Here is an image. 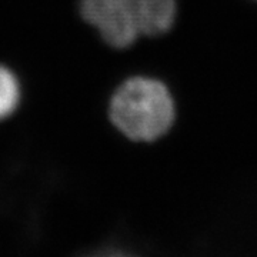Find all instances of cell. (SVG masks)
Instances as JSON below:
<instances>
[{
  "label": "cell",
  "mask_w": 257,
  "mask_h": 257,
  "mask_svg": "<svg viewBox=\"0 0 257 257\" xmlns=\"http://www.w3.org/2000/svg\"><path fill=\"white\" fill-rule=\"evenodd\" d=\"M175 101L165 84L149 77H130L111 96L109 117L123 136L135 142H153L175 121Z\"/></svg>",
  "instance_id": "obj_2"
},
{
  "label": "cell",
  "mask_w": 257,
  "mask_h": 257,
  "mask_svg": "<svg viewBox=\"0 0 257 257\" xmlns=\"http://www.w3.org/2000/svg\"><path fill=\"white\" fill-rule=\"evenodd\" d=\"M22 101V84L9 66L0 64V121L18 111Z\"/></svg>",
  "instance_id": "obj_3"
},
{
  "label": "cell",
  "mask_w": 257,
  "mask_h": 257,
  "mask_svg": "<svg viewBox=\"0 0 257 257\" xmlns=\"http://www.w3.org/2000/svg\"><path fill=\"white\" fill-rule=\"evenodd\" d=\"M79 12L106 45L126 49L140 35L159 36L172 28L176 0H80Z\"/></svg>",
  "instance_id": "obj_1"
}]
</instances>
